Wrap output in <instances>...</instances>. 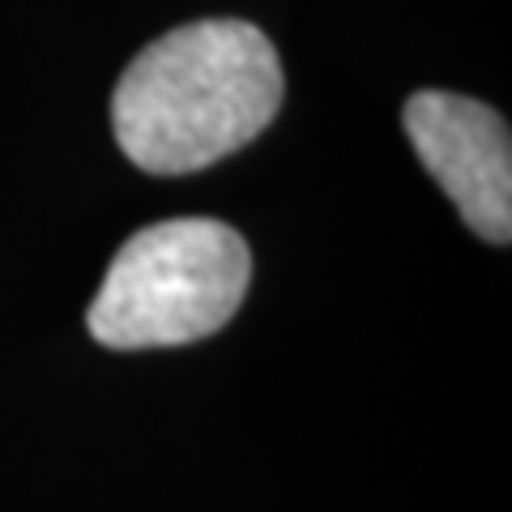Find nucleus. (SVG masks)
<instances>
[{"mask_svg": "<svg viewBox=\"0 0 512 512\" xmlns=\"http://www.w3.org/2000/svg\"><path fill=\"white\" fill-rule=\"evenodd\" d=\"M282 94V60L265 30L205 18L133 56L111 94V133L141 171L188 175L261 137Z\"/></svg>", "mask_w": 512, "mask_h": 512, "instance_id": "f257e3e1", "label": "nucleus"}, {"mask_svg": "<svg viewBox=\"0 0 512 512\" xmlns=\"http://www.w3.org/2000/svg\"><path fill=\"white\" fill-rule=\"evenodd\" d=\"M248 282L252 252L227 222H150L111 256L86 329L111 350L201 342L239 312Z\"/></svg>", "mask_w": 512, "mask_h": 512, "instance_id": "f03ea898", "label": "nucleus"}, {"mask_svg": "<svg viewBox=\"0 0 512 512\" xmlns=\"http://www.w3.org/2000/svg\"><path fill=\"white\" fill-rule=\"evenodd\" d=\"M402 124L423 171L436 180L461 222L487 244L512 239V137L495 107L448 90H419Z\"/></svg>", "mask_w": 512, "mask_h": 512, "instance_id": "7ed1b4c3", "label": "nucleus"}]
</instances>
